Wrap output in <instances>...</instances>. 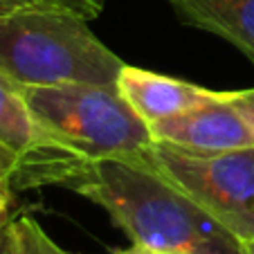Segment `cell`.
Instances as JSON below:
<instances>
[{
	"label": "cell",
	"instance_id": "cell-13",
	"mask_svg": "<svg viewBox=\"0 0 254 254\" xmlns=\"http://www.w3.org/2000/svg\"><path fill=\"white\" fill-rule=\"evenodd\" d=\"M11 221L7 225H0V254H16V236Z\"/></svg>",
	"mask_w": 254,
	"mask_h": 254
},
{
	"label": "cell",
	"instance_id": "cell-12",
	"mask_svg": "<svg viewBox=\"0 0 254 254\" xmlns=\"http://www.w3.org/2000/svg\"><path fill=\"white\" fill-rule=\"evenodd\" d=\"M232 101L241 111V115L248 120V124L254 128V88L252 90H234Z\"/></svg>",
	"mask_w": 254,
	"mask_h": 254
},
{
	"label": "cell",
	"instance_id": "cell-4",
	"mask_svg": "<svg viewBox=\"0 0 254 254\" xmlns=\"http://www.w3.org/2000/svg\"><path fill=\"white\" fill-rule=\"evenodd\" d=\"M241 243L254 239V146L191 151L153 142L133 153Z\"/></svg>",
	"mask_w": 254,
	"mask_h": 254
},
{
	"label": "cell",
	"instance_id": "cell-15",
	"mask_svg": "<svg viewBox=\"0 0 254 254\" xmlns=\"http://www.w3.org/2000/svg\"><path fill=\"white\" fill-rule=\"evenodd\" d=\"M155 254H189V252H183V250H155Z\"/></svg>",
	"mask_w": 254,
	"mask_h": 254
},
{
	"label": "cell",
	"instance_id": "cell-9",
	"mask_svg": "<svg viewBox=\"0 0 254 254\" xmlns=\"http://www.w3.org/2000/svg\"><path fill=\"white\" fill-rule=\"evenodd\" d=\"M11 225H14V236H16V254H72L67 250H63L29 216L14 218Z\"/></svg>",
	"mask_w": 254,
	"mask_h": 254
},
{
	"label": "cell",
	"instance_id": "cell-3",
	"mask_svg": "<svg viewBox=\"0 0 254 254\" xmlns=\"http://www.w3.org/2000/svg\"><path fill=\"white\" fill-rule=\"evenodd\" d=\"M18 88L41 124L88 162L126 158L153 144L149 124L126 104L117 86L59 83Z\"/></svg>",
	"mask_w": 254,
	"mask_h": 254
},
{
	"label": "cell",
	"instance_id": "cell-1",
	"mask_svg": "<svg viewBox=\"0 0 254 254\" xmlns=\"http://www.w3.org/2000/svg\"><path fill=\"white\" fill-rule=\"evenodd\" d=\"M67 189L99 205L133 243L158 252L245 254V243L137 155L90 162Z\"/></svg>",
	"mask_w": 254,
	"mask_h": 254
},
{
	"label": "cell",
	"instance_id": "cell-10",
	"mask_svg": "<svg viewBox=\"0 0 254 254\" xmlns=\"http://www.w3.org/2000/svg\"><path fill=\"white\" fill-rule=\"evenodd\" d=\"M29 7H61L92 20L104 11L106 0H0V16L29 9Z\"/></svg>",
	"mask_w": 254,
	"mask_h": 254
},
{
	"label": "cell",
	"instance_id": "cell-5",
	"mask_svg": "<svg viewBox=\"0 0 254 254\" xmlns=\"http://www.w3.org/2000/svg\"><path fill=\"white\" fill-rule=\"evenodd\" d=\"M0 155L18 189L70 187L88 160L65 146L32 113L20 88L0 74Z\"/></svg>",
	"mask_w": 254,
	"mask_h": 254
},
{
	"label": "cell",
	"instance_id": "cell-16",
	"mask_svg": "<svg viewBox=\"0 0 254 254\" xmlns=\"http://www.w3.org/2000/svg\"><path fill=\"white\" fill-rule=\"evenodd\" d=\"M245 254H254V239L245 243Z\"/></svg>",
	"mask_w": 254,
	"mask_h": 254
},
{
	"label": "cell",
	"instance_id": "cell-11",
	"mask_svg": "<svg viewBox=\"0 0 254 254\" xmlns=\"http://www.w3.org/2000/svg\"><path fill=\"white\" fill-rule=\"evenodd\" d=\"M11 173L7 167V160L0 155V225H7L11 221L9 207H11Z\"/></svg>",
	"mask_w": 254,
	"mask_h": 254
},
{
	"label": "cell",
	"instance_id": "cell-2",
	"mask_svg": "<svg viewBox=\"0 0 254 254\" xmlns=\"http://www.w3.org/2000/svg\"><path fill=\"white\" fill-rule=\"evenodd\" d=\"M124 65L88 18L70 9L29 7L0 16V74L16 86H117Z\"/></svg>",
	"mask_w": 254,
	"mask_h": 254
},
{
	"label": "cell",
	"instance_id": "cell-7",
	"mask_svg": "<svg viewBox=\"0 0 254 254\" xmlns=\"http://www.w3.org/2000/svg\"><path fill=\"white\" fill-rule=\"evenodd\" d=\"M117 90L126 99V104L137 113L139 120H144L149 126L198 106L221 101L230 95V90H209L135 65L122 67L117 77Z\"/></svg>",
	"mask_w": 254,
	"mask_h": 254
},
{
	"label": "cell",
	"instance_id": "cell-14",
	"mask_svg": "<svg viewBox=\"0 0 254 254\" xmlns=\"http://www.w3.org/2000/svg\"><path fill=\"white\" fill-rule=\"evenodd\" d=\"M111 254H155V250L146 248V245H139V243H133L130 248H124V250H117V252H111Z\"/></svg>",
	"mask_w": 254,
	"mask_h": 254
},
{
	"label": "cell",
	"instance_id": "cell-8",
	"mask_svg": "<svg viewBox=\"0 0 254 254\" xmlns=\"http://www.w3.org/2000/svg\"><path fill=\"white\" fill-rule=\"evenodd\" d=\"M185 25L216 34L254 65V0H167Z\"/></svg>",
	"mask_w": 254,
	"mask_h": 254
},
{
	"label": "cell",
	"instance_id": "cell-6",
	"mask_svg": "<svg viewBox=\"0 0 254 254\" xmlns=\"http://www.w3.org/2000/svg\"><path fill=\"white\" fill-rule=\"evenodd\" d=\"M234 90L221 101L151 124L153 142L191 151H232L254 146V128L232 101Z\"/></svg>",
	"mask_w": 254,
	"mask_h": 254
}]
</instances>
